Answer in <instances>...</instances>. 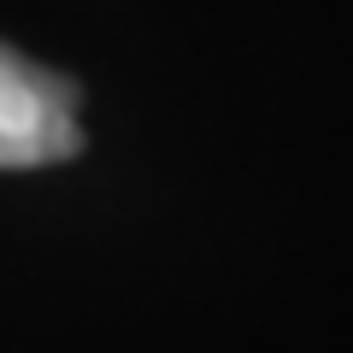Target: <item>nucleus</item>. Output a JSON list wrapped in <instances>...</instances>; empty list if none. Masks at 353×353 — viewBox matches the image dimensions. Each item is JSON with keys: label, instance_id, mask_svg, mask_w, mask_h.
<instances>
[{"label": "nucleus", "instance_id": "f257e3e1", "mask_svg": "<svg viewBox=\"0 0 353 353\" xmlns=\"http://www.w3.org/2000/svg\"><path fill=\"white\" fill-rule=\"evenodd\" d=\"M77 148H83V130H77V94L65 88V77L0 48V171L59 165Z\"/></svg>", "mask_w": 353, "mask_h": 353}]
</instances>
